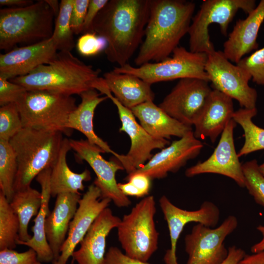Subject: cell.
<instances>
[{
	"label": "cell",
	"mask_w": 264,
	"mask_h": 264,
	"mask_svg": "<svg viewBox=\"0 0 264 264\" xmlns=\"http://www.w3.org/2000/svg\"><path fill=\"white\" fill-rule=\"evenodd\" d=\"M151 0H109L95 18L92 32L103 38L107 59L127 64L144 36Z\"/></svg>",
	"instance_id": "cell-1"
},
{
	"label": "cell",
	"mask_w": 264,
	"mask_h": 264,
	"mask_svg": "<svg viewBox=\"0 0 264 264\" xmlns=\"http://www.w3.org/2000/svg\"><path fill=\"white\" fill-rule=\"evenodd\" d=\"M195 7L192 1L151 0L144 40L134 60L136 66L169 58L188 33Z\"/></svg>",
	"instance_id": "cell-2"
},
{
	"label": "cell",
	"mask_w": 264,
	"mask_h": 264,
	"mask_svg": "<svg viewBox=\"0 0 264 264\" xmlns=\"http://www.w3.org/2000/svg\"><path fill=\"white\" fill-rule=\"evenodd\" d=\"M94 69L69 51H59L49 64L40 66L29 74L11 79L27 90H46L72 96L96 88L102 77Z\"/></svg>",
	"instance_id": "cell-3"
},
{
	"label": "cell",
	"mask_w": 264,
	"mask_h": 264,
	"mask_svg": "<svg viewBox=\"0 0 264 264\" xmlns=\"http://www.w3.org/2000/svg\"><path fill=\"white\" fill-rule=\"evenodd\" d=\"M63 140L60 132L27 128H23L10 140L18 164L15 192L30 187L41 172L52 167Z\"/></svg>",
	"instance_id": "cell-4"
},
{
	"label": "cell",
	"mask_w": 264,
	"mask_h": 264,
	"mask_svg": "<svg viewBox=\"0 0 264 264\" xmlns=\"http://www.w3.org/2000/svg\"><path fill=\"white\" fill-rule=\"evenodd\" d=\"M54 14L45 0L20 8L0 10V49L18 44H33L50 38Z\"/></svg>",
	"instance_id": "cell-5"
},
{
	"label": "cell",
	"mask_w": 264,
	"mask_h": 264,
	"mask_svg": "<svg viewBox=\"0 0 264 264\" xmlns=\"http://www.w3.org/2000/svg\"><path fill=\"white\" fill-rule=\"evenodd\" d=\"M16 104L23 128L70 135L69 116L77 107L72 96L46 90H28Z\"/></svg>",
	"instance_id": "cell-6"
},
{
	"label": "cell",
	"mask_w": 264,
	"mask_h": 264,
	"mask_svg": "<svg viewBox=\"0 0 264 264\" xmlns=\"http://www.w3.org/2000/svg\"><path fill=\"white\" fill-rule=\"evenodd\" d=\"M156 203L148 196L123 216L116 228L118 241L128 256L147 262L158 248L159 233L154 216Z\"/></svg>",
	"instance_id": "cell-7"
},
{
	"label": "cell",
	"mask_w": 264,
	"mask_h": 264,
	"mask_svg": "<svg viewBox=\"0 0 264 264\" xmlns=\"http://www.w3.org/2000/svg\"><path fill=\"white\" fill-rule=\"evenodd\" d=\"M256 7L255 0H205L192 18L189 29V50L210 54L215 51L210 40L209 26L218 24L220 32L227 36L229 24L240 9L248 15Z\"/></svg>",
	"instance_id": "cell-8"
},
{
	"label": "cell",
	"mask_w": 264,
	"mask_h": 264,
	"mask_svg": "<svg viewBox=\"0 0 264 264\" xmlns=\"http://www.w3.org/2000/svg\"><path fill=\"white\" fill-rule=\"evenodd\" d=\"M172 57L157 63H149L138 67L129 64L114 67L119 73L132 74L152 85L154 83L188 78L201 79L209 82L205 66L208 54L187 50L177 46Z\"/></svg>",
	"instance_id": "cell-9"
},
{
	"label": "cell",
	"mask_w": 264,
	"mask_h": 264,
	"mask_svg": "<svg viewBox=\"0 0 264 264\" xmlns=\"http://www.w3.org/2000/svg\"><path fill=\"white\" fill-rule=\"evenodd\" d=\"M205 70L214 89L238 101L242 108H256L258 94L250 87V74L237 65H233L222 51L208 54Z\"/></svg>",
	"instance_id": "cell-10"
},
{
	"label": "cell",
	"mask_w": 264,
	"mask_h": 264,
	"mask_svg": "<svg viewBox=\"0 0 264 264\" xmlns=\"http://www.w3.org/2000/svg\"><path fill=\"white\" fill-rule=\"evenodd\" d=\"M236 217L229 215L218 227L211 228L200 223L194 225L184 238L186 264H221L228 250L224 242L238 227Z\"/></svg>",
	"instance_id": "cell-11"
},
{
	"label": "cell",
	"mask_w": 264,
	"mask_h": 264,
	"mask_svg": "<svg viewBox=\"0 0 264 264\" xmlns=\"http://www.w3.org/2000/svg\"><path fill=\"white\" fill-rule=\"evenodd\" d=\"M208 81L188 78L180 79L159 107L180 123L192 127L199 118L212 89Z\"/></svg>",
	"instance_id": "cell-12"
},
{
	"label": "cell",
	"mask_w": 264,
	"mask_h": 264,
	"mask_svg": "<svg viewBox=\"0 0 264 264\" xmlns=\"http://www.w3.org/2000/svg\"><path fill=\"white\" fill-rule=\"evenodd\" d=\"M71 149L76 158L86 161L94 172L96 177L93 184L100 190L101 198H109L118 207H127L131 201L119 189L116 173L124 168L118 160L107 161L101 155L105 153L99 147L88 140L69 139Z\"/></svg>",
	"instance_id": "cell-13"
},
{
	"label": "cell",
	"mask_w": 264,
	"mask_h": 264,
	"mask_svg": "<svg viewBox=\"0 0 264 264\" xmlns=\"http://www.w3.org/2000/svg\"><path fill=\"white\" fill-rule=\"evenodd\" d=\"M159 205L169 229L170 248L163 257L165 264H178L176 246L184 227L197 222L211 228L216 227L220 218L219 208L213 202L204 201L196 210H186L174 204L165 195L159 200Z\"/></svg>",
	"instance_id": "cell-14"
},
{
	"label": "cell",
	"mask_w": 264,
	"mask_h": 264,
	"mask_svg": "<svg viewBox=\"0 0 264 264\" xmlns=\"http://www.w3.org/2000/svg\"><path fill=\"white\" fill-rule=\"evenodd\" d=\"M99 91L108 96L116 106L122 124L119 131L126 133L130 138V149L125 155L131 174L151 159L153 150L162 149L170 142L167 139L150 135L137 122L131 110L124 106L112 95L107 85L103 86Z\"/></svg>",
	"instance_id": "cell-15"
},
{
	"label": "cell",
	"mask_w": 264,
	"mask_h": 264,
	"mask_svg": "<svg viewBox=\"0 0 264 264\" xmlns=\"http://www.w3.org/2000/svg\"><path fill=\"white\" fill-rule=\"evenodd\" d=\"M236 125L233 119L229 121L212 154L204 161L187 168L185 172L187 177L216 174L230 178L240 187H245L242 164L239 160L234 140V130Z\"/></svg>",
	"instance_id": "cell-16"
},
{
	"label": "cell",
	"mask_w": 264,
	"mask_h": 264,
	"mask_svg": "<svg viewBox=\"0 0 264 264\" xmlns=\"http://www.w3.org/2000/svg\"><path fill=\"white\" fill-rule=\"evenodd\" d=\"M203 147L202 142L190 131L162 149L134 172L144 174L152 180L164 178L169 173L177 172L188 161L196 158Z\"/></svg>",
	"instance_id": "cell-17"
},
{
	"label": "cell",
	"mask_w": 264,
	"mask_h": 264,
	"mask_svg": "<svg viewBox=\"0 0 264 264\" xmlns=\"http://www.w3.org/2000/svg\"><path fill=\"white\" fill-rule=\"evenodd\" d=\"M99 189L90 185L80 198L76 213L70 222L66 238L62 246L58 261L53 264H66L76 246L81 242L90 227L100 214L108 207L111 200L101 198Z\"/></svg>",
	"instance_id": "cell-18"
},
{
	"label": "cell",
	"mask_w": 264,
	"mask_h": 264,
	"mask_svg": "<svg viewBox=\"0 0 264 264\" xmlns=\"http://www.w3.org/2000/svg\"><path fill=\"white\" fill-rule=\"evenodd\" d=\"M51 38L17 47L0 54V75L10 80L26 75L40 66L48 64L58 52Z\"/></svg>",
	"instance_id": "cell-19"
},
{
	"label": "cell",
	"mask_w": 264,
	"mask_h": 264,
	"mask_svg": "<svg viewBox=\"0 0 264 264\" xmlns=\"http://www.w3.org/2000/svg\"><path fill=\"white\" fill-rule=\"evenodd\" d=\"M121 219L109 207L100 213L80 243V248L72 255L77 264H104L106 238Z\"/></svg>",
	"instance_id": "cell-20"
},
{
	"label": "cell",
	"mask_w": 264,
	"mask_h": 264,
	"mask_svg": "<svg viewBox=\"0 0 264 264\" xmlns=\"http://www.w3.org/2000/svg\"><path fill=\"white\" fill-rule=\"evenodd\" d=\"M264 21V0H261L247 18L238 20L223 44L225 56L236 64L258 47L259 31Z\"/></svg>",
	"instance_id": "cell-21"
},
{
	"label": "cell",
	"mask_w": 264,
	"mask_h": 264,
	"mask_svg": "<svg viewBox=\"0 0 264 264\" xmlns=\"http://www.w3.org/2000/svg\"><path fill=\"white\" fill-rule=\"evenodd\" d=\"M101 94L96 89H91L79 95L81 102L70 114L67 128L80 132L90 143L99 147L105 153L112 154L121 163L124 170H126L128 163L126 155L113 151L108 143L98 136L94 132L93 119L95 110L100 103L109 98L107 96H100Z\"/></svg>",
	"instance_id": "cell-22"
},
{
	"label": "cell",
	"mask_w": 264,
	"mask_h": 264,
	"mask_svg": "<svg viewBox=\"0 0 264 264\" xmlns=\"http://www.w3.org/2000/svg\"><path fill=\"white\" fill-rule=\"evenodd\" d=\"M79 193H63L56 197L54 207L45 220L46 239L56 262L61 249L67 235L70 222L76 213L81 198Z\"/></svg>",
	"instance_id": "cell-23"
},
{
	"label": "cell",
	"mask_w": 264,
	"mask_h": 264,
	"mask_svg": "<svg viewBox=\"0 0 264 264\" xmlns=\"http://www.w3.org/2000/svg\"><path fill=\"white\" fill-rule=\"evenodd\" d=\"M233 99L221 92L212 89L207 105L194 124V136L208 138L214 143L221 134L234 113Z\"/></svg>",
	"instance_id": "cell-24"
},
{
	"label": "cell",
	"mask_w": 264,
	"mask_h": 264,
	"mask_svg": "<svg viewBox=\"0 0 264 264\" xmlns=\"http://www.w3.org/2000/svg\"><path fill=\"white\" fill-rule=\"evenodd\" d=\"M131 110L143 129L154 137L167 140L171 136L181 138L193 131L192 127L172 117L152 101L143 103Z\"/></svg>",
	"instance_id": "cell-25"
},
{
	"label": "cell",
	"mask_w": 264,
	"mask_h": 264,
	"mask_svg": "<svg viewBox=\"0 0 264 264\" xmlns=\"http://www.w3.org/2000/svg\"><path fill=\"white\" fill-rule=\"evenodd\" d=\"M51 168H47L41 172L36 177L41 188L42 204L38 214L33 220L32 227L33 236L27 242L19 240L17 244L24 245L33 249L36 253L38 261L41 263L53 262L54 256L48 243L45 231V223L49 213L50 193V175Z\"/></svg>",
	"instance_id": "cell-26"
},
{
	"label": "cell",
	"mask_w": 264,
	"mask_h": 264,
	"mask_svg": "<svg viewBox=\"0 0 264 264\" xmlns=\"http://www.w3.org/2000/svg\"><path fill=\"white\" fill-rule=\"evenodd\" d=\"M103 78L114 97L130 109L146 102L153 101L154 98L152 85L136 76L111 70L105 73Z\"/></svg>",
	"instance_id": "cell-27"
},
{
	"label": "cell",
	"mask_w": 264,
	"mask_h": 264,
	"mask_svg": "<svg viewBox=\"0 0 264 264\" xmlns=\"http://www.w3.org/2000/svg\"><path fill=\"white\" fill-rule=\"evenodd\" d=\"M71 149L69 139L64 138L58 156L51 167L50 175V193L56 197L63 193H79L84 191V181L91 179L89 170L86 169L81 173L71 171L66 162V155Z\"/></svg>",
	"instance_id": "cell-28"
},
{
	"label": "cell",
	"mask_w": 264,
	"mask_h": 264,
	"mask_svg": "<svg viewBox=\"0 0 264 264\" xmlns=\"http://www.w3.org/2000/svg\"><path fill=\"white\" fill-rule=\"evenodd\" d=\"M42 200L41 193L31 186L15 192L10 204L19 220L20 241L27 242L31 238L28 232V224L38 214Z\"/></svg>",
	"instance_id": "cell-29"
},
{
	"label": "cell",
	"mask_w": 264,
	"mask_h": 264,
	"mask_svg": "<svg viewBox=\"0 0 264 264\" xmlns=\"http://www.w3.org/2000/svg\"><path fill=\"white\" fill-rule=\"evenodd\" d=\"M257 110L241 108L234 111L232 119L242 129L244 142L238 155L239 157L264 149V129L252 121L256 115Z\"/></svg>",
	"instance_id": "cell-30"
},
{
	"label": "cell",
	"mask_w": 264,
	"mask_h": 264,
	"mask_svg": "<svg viewBox=\"0 0 264 264\" xmlns=\"http://www.w3.org/2000/svg\"><path fill=\"white\" fill-rule=\"evenodd\" d=\"M20 221L4 195L0 192V250L14 249L19 240Z\"/></svg>",
	"instance_id": "cell-31"
},
{
	"label": "cell",
	"mask_w": 264,
	"mask_h": 264,
	"mask_svg": "<svg viewBox=\"0 0 264 264\" xmlns=\"http://www.w3.org/2000/svg\"><path fill=\"white\" fill-rule=\"evenodd\" d=\"M73 0H62L51 37L59 51H69L75 46L73 33L70 27V17Z\"/></svg>",
	"instance_id": "cell-32"
},
{
	"label": "cell",
	"mask_w": 264,
	"mask_h": 264,
	"mask_svg": "<svg viewBox=\"0 0 264 264\" xmlns=\"http://www.w3.org/2000/svg\"><path fill=\"white\" fill-rule=\"evenodd\" d=\"M17 171L16 156L10 143L0 140V192L9 202L15 193L14 185Z\"/></svg>",
	"instance_id": "cell-33"
},
{
	"label": "cell",
	"mask_w": 264,
	"mask_h": 264,
	"mask_svg": "<svg viewBox=\"0 0 264 264\" xmlns=\"http://www.w3.org/2000/svg\"><path fill=\"white\" fill-rule=\"evenodd\" d=\"M257 160L242 164L245 187L259 205L264 207V176L260 171Z\"/></svg>",
	"instance_id": "cell-34"
},
{
	"label": "cell",
	"mask_w": 264,
	"mask_h": 264,
	"mask_svg": "<svg viewBox=\"0 0 264 264\" xmlns=\"http://www.w3.org/2000/svg\"><path fill=\"white\" fill-rule=\"evenodd\" d=\"M23 128L21 115L16 103L0 108V140L9 141Z\"/></svg>",
	"instance_id": "cell-35"
},
{
	"label": "cell",
	"mask_w": 264,
	"mask_h": 264,
	"mask_svg": "<svg viewBox=\"0 0 264 264\" xmlns=\"http://www.w3.org/2000/svg\"><path fill=\"white\" fill-rule=\"evenodd\" d=\"M236 65L250 74L253 82L264 85V47L243 57Z\"/></svg>",
	"instance_id": "cell-36"
},
{
	"label": "cell",
	"mask_w": 264,
	"mask_h": 264,
	"mask_svg": "<svg viewBox=\"0 0 264 264\" xmlns=\"http://www.w3.org/2000/svg\"><path fill=\"white\" fill-rule=\"evenodd\" d=\"M106 41L94 32L83 34L78 39L76 48L82 55L89 57L94 56L107 47Z\"/></svg>",
	"instance_id": "cell-37"
},
{
	"label": "cell",
	"mask_w": 264,
	"mask_h": 264,
	"mask_svg": "<svg viewBox=\"0 0 264 264\" xmlns=\"http://www.w3.org/2000/svg\"><path fill=\"white\" fill-rule=\"evenodd\" d=\"M28 90L24 87L9 81L0 75V107L19 102Z\"/></svg>",
	"instance_id": "cell-38"
},
{
	"label": "cell",
	"mask_w": 264,
	"mask_h": 264,
	"mask_svg": "<svg viewBox=\"0 0 264 264\" xmlns=\"http://www.w3.org/2000/svg\"><path fill=\"white\" fill-rule=\"evenodd\" d=\"M128 182L125 190L129 196L141 198L148 195L151 187L152 179L147 175L133 172L126 178Z\"/></svg>",
	"instance_id": "cell-39"
},
{
	"label": "cell",
	"mask_w": 264,
	"mask_h": 264,
	"mask_svg": "<svg viewBox=\"0 0 264 264\" xmlns=\"http://www.w3.org/2000/svg\"><path fill=\"white\" fill-rule=\"evenodd\" d=\"M38 262L36 252L30 248L23 252L8 248L0 250V264H36Z\"/></svg>",
	"instance_id": "cell-40"
},
{
	"label": "cell",
	"mask_w": 264,
	"mask_h": 264,
	"mask_svg": "<svg viewBox=\"0 0 264 264\" xmlns=\"http://www.w3.org/2000/svg\"><path fill=\"white\" fill-rule=\"evenodd\" d=\"M89 0H73L70 27L74 34L82 33Z\"/></svg>",
	"instance_id": "cell-41"
},
{
	"label": "cell",
	"mask_w": 264,
	"mask_h": 264,
	"mask_svg": "<svg viewBox=\"0 0 264 264\" xmlns=\"http://www.w3.org/2000/svg\"><path fill=\"white\" fill-rule=\"evenodd\" d=\"M103 264H150L132 258L115 246L110 247L106 253Z\"/></svg>",
	"instance_id": "cell-42"
},
{
	"label": "cell",
	"mask_w": 264,
	"mask_h": 264,
	"mask_svg": "<svg viewBox=\"0 0 264 264\" xmlns=\"http://www.w3.org/2000/svg\"><path fill=\"white\" fill-rule=\"evenodd\" d=\"M108 0H89L82 33L92 32L94 21L100 10L108 2Z\"/></svg>",
	"instance_id": "cell-43"
},
{
	"label": "cell",
	"mask_w": 264,
	"mask_h": 264,
	"mask_svg": "<svg viewBox=\"0 0 264 264\" xmlns=\"http://www.w3.org/2000/svg\"><path fill=\"white\" fill-rule=\"evenodd\" d=\"M227 258L221 264H238L246 253L242 249L235 245L229 246Z\"/></svg>",
	"instance_id": "cell-44"
},
{
	"label": "cell",
	"mask_w": 264,
	"mask_h": 264,
	"mask_svg": "<svg viewBox=\"0 0 264 264\" xmlns=\"http://www.w3.org/2000/svg\"><path fill=\"white\" fill-rule=\"evenodd\" d=\"M238 264H264V251L245 254Z\"/></svg>",
	"instance_id": "cell-45"
},
{
	"label": "cell",
	"mask_w": 264,
	"mask_h": 264,
	"mask_svg": "<svg viewBox=\"0 0 264 264\" xmlns=\"http://www.w3.org/2000/svg\"><path fill=\"white\" fill-rule=\"evenodd\" d=\"M34 2L31 0H0V4L11 8L23 7L32 4Z\"/></svg>",
	"instance_id": "cell-46"
},
{
	"label": "cell",
	"mask_w": 264,
	"mask_h": 264,
	"mask_svg": "<svg viewBox=\"0 0 264 264\" xmlns=\"http://www.w3.org/2000/svg\"><path fill=\"white\" fill-rule=\"evenodd\" d=\"M257 229L262 235V240L258 242L253 245L251 248L252 253H258L264 251V226L259 225L257 227Z\"/></svg>",
	"instance_id": "cell-47"
},
{
	"label": "cell",
	"mask_w": 264,
	"mask_h": 264,
	"mask_svg": "<svg viewBox=\"0 0 264 264\" xmlns=\"http://www.w3.org/2000/svg\"><path fill=\"white\" fill-rule=\"evenodd\" d=\"M53 11L55 16L57 17L60 10V4L57 0H45Z\"/></svg>",
	"instance_id": "cell-48"
},
{
	"label": "cell",
	"mask_w": 264,
	"mask_h": 264,
	"mask_svg": "<svg viewBox=\"0 0 264 264\" xmlns=\"http://www.w3.org/2000/svg\"><path fill=\"white\" fill-rule=\"evenodd\" d=\"M259 168L260 172L264 176V162L262 164L259 165Z\"/></svg>",
	"instance_id": "cell-49"
},
{
	"label": "cell",
	"mask_w": 264,
	"mask_h": 264,
	"mask_svg": "<svg viewBox=\"0 0 264 264\" xmlns=\"http://www.w3.org/2000/svg\"><path fill=\"white\" fill-rule=\"evenodd\" d=\"M36 264H42V263L38 261Z\"/></svg>",
	"instance_id": "cell-50"
}]
</instances>
